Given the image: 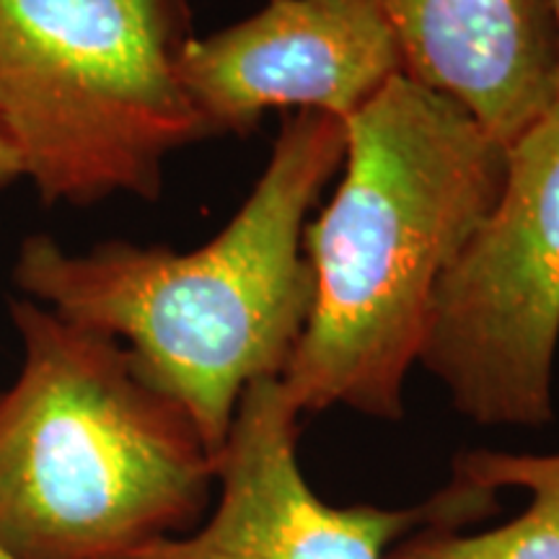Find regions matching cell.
<instances>
[{
    "label": "cell",
    "mask_w": 559,
    "mask_h": 559,
    "mask_svg": "<svg viewBox=\"0 0 559 559\" xmlns=\"http://www.w3.org/2000/svg\"><path fill=\"white\" fill-rule=\"evenodd\" d=\"M347 128L296 111L243 205L192 251L102 241L62 249L52 236L19 243L13 285L58 317L111 334L140 370L190 412L218 453L249 383L280 379L313 306L304 234L342 169Z\"/></svg>",
    "instance_id": "6da1fadb"
},
{
    "label": "cell",
    "mask_w": 559,
    "mask_h": 559,
    "mask_svg": "<svg viewBox=\"0 0 559 559\" xmlns=\"http://www.w3.org/2000/svg\"><path fill=\"white\" fill-rule=\"evenodd\" d=\"M345 128L337 192L304 234L311 317L280 383L300 415L396 423L440 280L500 192L506 145L404 73Z\"/></svg>",
    "instance_id": "7a4b0ae2"
},
{
    "label": "cell",
    "mask_w": 559,
    "mask_h": 559,
    "mask_svg": "<svg viewBox=\"0 0 559 559\" xmlns=\"http://www.w3.org/2000/svg\"><path fill=\"white\" fill-rule=\"evenodd\" d=\"M16 381L0 391V549L13 559H120L190 534L215 453L132 353L13 298Z\"/></svg>",
    "instance_id": "3957f363"
},
{
    "label": "cell",
    "mask_w": 559,
    "mask_h": 559,
    "mask_svg": "<svg viewBox=\"0 0 559 559\" xmlns=\"http://www.w3.org/2000/svg\"><path fill=\"white\" fill-rule=\"evenodd\" d=\"M187 0H0V135L45 205L158 200L164 164L213 138L177 55Z\"/></svg>",
    "instance_id": "277c9868"
},
{
    "label": "cell",
    "mask_w": 559,
    "mask_h": 559,
    "mask_svg": "<svg viewBox=\"0 0 559 559\" xmlns=\"http://www.w3.org/2000/svg\"><path fill=\"white\" fill-rule=\"evenodd\" d=\"M557 347L559 102L506 145L500 192L440 280L419 362L459 415L544 428Z\"/></svg>",
    "instance_id": "5b68a950"
},
{
    "label": "cell",
    "mask_w": 559,
    "mask_h": 559,
    "mask_svg": "<svg viewBox=\"0 0 559 559\" xmlns=\"http://www.w3.org/2000/svg\"><path fill=\"white\" fill-rule=\"evenodd\" d=\"M298 417L280 379L249 383L215 459L210 521L120 559H383L419 528H461L498 510L495 489L459 474L412 508L326 506L300 472Z\"/></svg>",
    "instance_id": "8992f818"
},
{
    "label": "cell",
    "mask_w": 559,
    "mask_h": 559,
    "mask_svg": "<svg viewBox=\"0 0 559 559\" xmlns=\"http://www.w3.org/2000/svg\"><path fill=\"white\" fill-rule=\"evenodd\" d=\"M402 73L383 0H267L177 55L181 88L213 138L247 135L267 109L347 122Z\"/></svg>",
    "instance_id": "52a82bcc"
},
{
    "label": "cell",
    "mask_w": 559,
    "mask_h": 559,
    "mask_svg": "<svg viewBox=\"0 0 559 559\" xmlns=\"http://www.w3.org/2000/svg\"><path fill=\"white\" fill-rule=\"evenodd\" d=\"M404 75L464 107L502 145L559 102L549 0H383Z\"/></svg>",
    "instance_id": "ba28073f"
},
{
    "label": "cell",
    "mask_w": 559,
    "mask_h": 559,
    "mask_svg": "<svg viewBox=\"0 0 559 559\" xmlns=\"http://www.w3.org/2000/svg\"><path fill=\"white\" fill-rule=\"evenodd\" d=\"M453 474L487 489L521 487L528 506L506 526L464 536L456 528H419L383 559H559V453L464 451Z\"/></svg>",
    "instance_id": "9c48e42d"
},
{
    "label": "cell",
    "mask_w": 559,
    "mask_h": 559,
    "mask_svg": "<svg viewBox=\"0 0 559 559\" xmlns=\"http://www.w3.org/2000/svg\"><path fill=\"white\" fill-rule=\"evenodd\" d=\"M21 179V169H19V160L13 156L11 145L5 143V138L0 135V190L13 185V181Z\"/></svg>",
    "instance_id": "30bf717a"
},
{
    "label": "cell",
    "mask_w": 559,
    "mask_h": 559,
    "mask_svg": "<svg viewBox=\"0 0 559 559\" xmlns=\"http://www.w3.org/2000/svg\"><path fill=\"white\" fill-rule=\"evenodd\" d=\"M551 16H555V34H557V83H559V0H549Z\"/></svg>",
    "instance_id": "8fae6325"
},
{
    "label": "cell",
    "mask_w": 559,
    "mask_h": 559,
    "mask_svg": "<svg viewBox=\"0 0 559 559\" xmlns=\"http://www.w3.org/2000/svg\"><path fill=\"white\" fill-rule=\"evenodd\" d=\"M0 559H13V557H9L3 549H0Z\"/></svg>",
    "instance_id": "7c38bea8"
}]
</instances>
